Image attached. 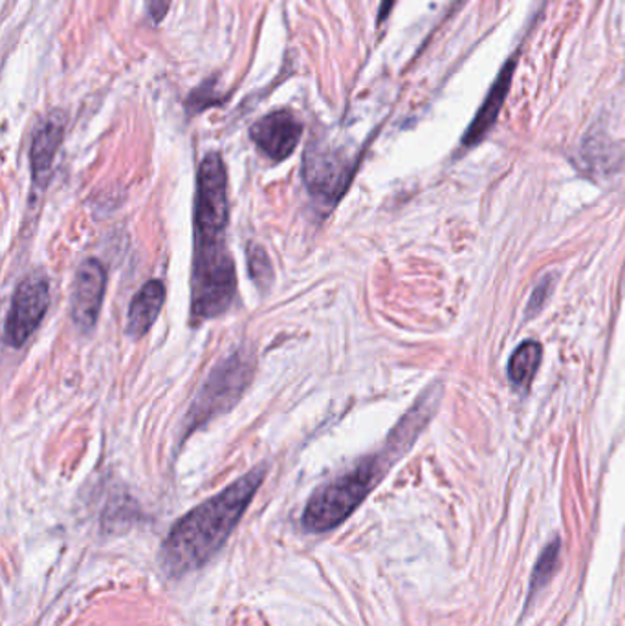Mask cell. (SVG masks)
I'll return each mask as SVG.
<instances>
[{
  "mask_svg": "<svg viewBox=\"0 0 625 626\" xmlns=\"http://www.w3.org/2000/svg\"><path fill=\"white\" fill-rule=\"evenodd\" d=\"M223 99L220 93H217L215 77H212V79L202 83L201 87L195 88L190 94V98L185 101V107H187L191 114H198L202 110H206V108L213 107V105L223 104Z\"/></svg>",
  "mask_w": 625,
  "mask_h": 626,
  "instance_id": "9a60e30c",
  "label": "cell"
},
{
  "mask_svg": "<svg viewBox=\"0 0 625 626\" xmlns=\"http://www.w3.org/2000/svg\"><path fill=\"white\" fill-rule=\"evenodd\" d=\"M163 303H165V284L162 281L153 279L148 284H143L129 304L127 335L137 341L148 335L162 312Z\"/></svg>",
  "mask_w": 625,
  "mask_h": 626,
  "instance_id": "8fae6325",
  "label": "cell"
},
{
  "mask_svg": "<svg viewBox=\"0 0 625 626\" xmlns=\"http://www.w3.org/2000/svg\"><path fill=\"white\" fill-rule=\"evenodd\" d=\"M517 60L511 57L499 74L495 77L494 85L489 88L488 96L484 98L483 105L478 108L475 118L472 119L468 129L463 136V145L473 147L484 140V136L488 134L489 129L494 127L495 121L499 118L503 105H505L508 93H510L511 79L516 72Z\"/></svg>",
  "mask_w": 625,
  "mask_h": 626,
  "instance_id": "30bf717a",
  "label": "cell"
},
{
  "mask_svg": "<svg viewBox=\"0 0 625 626\" xmlns=\"http://www.w3.org/2000/svg\"><path fill=\"white\" fill-rule=\"evenodd\" d=\"M107 292V270L101 260H83L74 277L72 321L79 332L88 334L98 323Z\"/></svg>",
  "mask_w": 625,
  "mask_h": 626,
  "instance_id": "52a82bcc",
  "label": "cell"
},
{
  "mask_svg": "<svg viewBox=\"0 0 625 626\" xmlns=\"http://www.w3.org/2000/svg\"><path fill=\"white\" fill-rule=\"evenodd\" d=\"M169 2H171V0H149V11H151V15L154 17V21L163 19L165 11H168Z\"/></svg>",
  "mask_w": 625,
  "mask_h": 626,
  "instance_id": "e0dca14e",
  "label": "cell"
},
{
  "mask_svg": "<svg viewBox=\"0 0 625 626\" xmlns=\"http://www.w3.org/2000/svg\"><path fill=\"white\" fill-rule=\"evenodd\" d=\"M303 123L290 110H273L251 125L250 138L273 162H284L300 145Z\"/></svg>",
  "mask_w": 625,
  "mask_h": 626,
  "instance_id": "ba28073f",
  "label": "cell"
},
{
  "mask_svg": "<svg viewBox=\"0 0 625 626\" xmlns=\"http://www.w3.org/2000/svg\"><path fill=\"white\" fill-rule=\"evenodd\" d=\"M437 389H430L419 403L392 429L386 447L370 454L312 495L303 511V526L312 533H325L337 528L359 508L369 493L380 484L391 465L413 445L420 429L430 421L439 398Z\"/></svg>",
  "mask_w": 625,
  "mask_h": 626,
  "instance_id": "7a4b0ae2",
  "label": "cell"
},
{
  "mask_svg": "<svg viewBox=\"0 0 625 626\" xmlns=\"http://www.w3.org/2000/svg\"><path fill=\"white\" fill-rule=\"evenodd\" d=\"M552 277H545L543 281H539L536 284V290H534L532 298H530V303H528V315H532L534 312H539L541 306H543L545 301L550 295V290H552Z\"/></svg>",
  "mask_w": 625,
  "mask_h": 626,
  "instance_id": "2e32d148",
  "label": "cell"
},
{
  "mask_svg": "<svg viewBox=\"0 0 625 626\" xmlns=\"http://www.w3.org/2000/svg\"><path fill=\"white\" fill-rule=\"evenodd\" d=\"M256 363L250 352L237 350L224 361H218L213 368L206 381L202 385L201 392L196 395L184 421L185 436H190L198 427L206 425L213 418L228 412L237 406L240 396L250 387L254 378Z\"/></svg>",
  "mask_w": 625,
  "mask_h": 626,
  "instance_id": "277c9868",
  "label": "cell"
},
{
  "mask_svg": "<svg viewBox=\"0 0 625 626\" xmlns=\"http://www.w3.org/2000/svg\"><path fill=\"white\" fill-rule=\"evenodd\" d=\"M265 476L267 467L257 465L174 524L162 546L163 570L171 578H182L204 566L234 533Z\"/></svg>",
  "mask_w": 625,
  "mask_h": 626,
  "instance_id": "3957f363",
  "label": "cell"
},
{
  "mask_svg": "<svg viewBox=\"0 0 625 626\" xmlns=\"http://www.w3.org/2000/svg\"><path fill=\"white\" fill-rule=\"evenodd\" d=\"M248 271L251 281L256 282L257 288H270L273 282V266L268 257L267 249L259 244L248 246Z\"/></svg>",
  "mask_w": 625,
  "mask_h": 626,
  "instance_id": "5bb4252c",
  "label": "cell"
},
{
  "mask_svg": "<svg viewBox=\"0 0 625 626\" xmlns=\"http://www.w3.org/2000/svg\"><path fill=\"white\" fill-rule=\"evenodd\" d=\"M50 306V282L43 271H33L17 284L11 299L10 310L6 315L4 341L13 348H21L26 343Z\"/></svg>",
  "mask_w": 625,
  "mask_h": 626,
  "instance_id": "5b68a950",
  "label": "cell"
},
{
  "mask_svg": "<svg viewBox=\"0 0 625 626\" xmlns=\"http://www.w3.org/2000/svg\"><path fill=\"white\" fill-rule=\"evenodd\" d=\"M560 553H561V542L556 539L554 542H550L541 555H539L538 562H536V568H534L532 581H530V594H538L539 590L543 589L545 584L549 583L552 575H554L556 570H558V564H560Z\"/></svg>",
  "mask_w": 625,
  "mask_h": 626,
  "instance_id": "4fadbf2b",
  "label": "cell"
},
{
  "mask_svg": "<svg viewBox=\"0 0 625 626\" xmlns=\"http://www.w3.org/2000/svg\"><path fill=\"white\" fill-rule=\"evenodd\" d=\"M228 173L223 156L209 152L196 173L191 268L193 323L218 317L234 304L237 271L228 248Z\"/></svg>",
  "mask_w": 625,
  "mask_h": 626,
  "instance_id": "6da1fadb",
  "label": "cell"
},
{
  "mask_svg": "<svg viewBox=\"0 0 625 626\" xmlns=\"http://www.w3.org/2000/svg\"><path fill=\"white\" fill-rule=\"evenodd\" d=\"M541 357H543V346L536 341H525L522 345L517 346L506 370L511 385L517 389H528L541 365Z\"/></svg>",
  "mask_w": 625,
  "mask_h": 626,
  "instance_id": "7c38bea8",
  "label": "cell"
},
{
  "mask_svg": "<svg viewBox=\"0 0 625 626\" xmlns=\"http://www.w3.org/2000/svg\"><path fill=\"white\" fill-rule=\"evenodd\" d=\"M63 138H65V116L61 112L44 116L41 123L33 130L30 165H32L35 190H46Z\"/></svg>",
  "mask_w": 625,
  "mask_h": 626,
  "instance_id": "9c48e42d",
  "label": "cell"
},
{
  "mask_svg": "<svg viewBox=\"0 0 625 626\" xmlns=\"http://www.w3.org/2000/svg\"><path fill=\"white\" fill-rule=\"evenodd\" d=\"M397 0H381L380 13H378V22L386 21L389 13H391L392 6Z\"/></svg>",
  "mask_w": 625,
  "mask_h": 626,
  "instance_id": "ac0fdd59",
  "label": "cell"
},
{
  "mask_svg": "<svg viewBox=\"0 0 625 626\" xmlns=\"http://www.w3.org/2000/svg\"><path fill=\"white\" fill-rule=\"evenodd\" d=\"M353 162L331 147L317 143L306 149L305 182L320 207L332 209L353 180Z\"/></svg>",
  "mask_w": 625,
  "mask_h": 626,
  "instance_id": "8992f818",
  "label": "cell"
}]
</instances>
